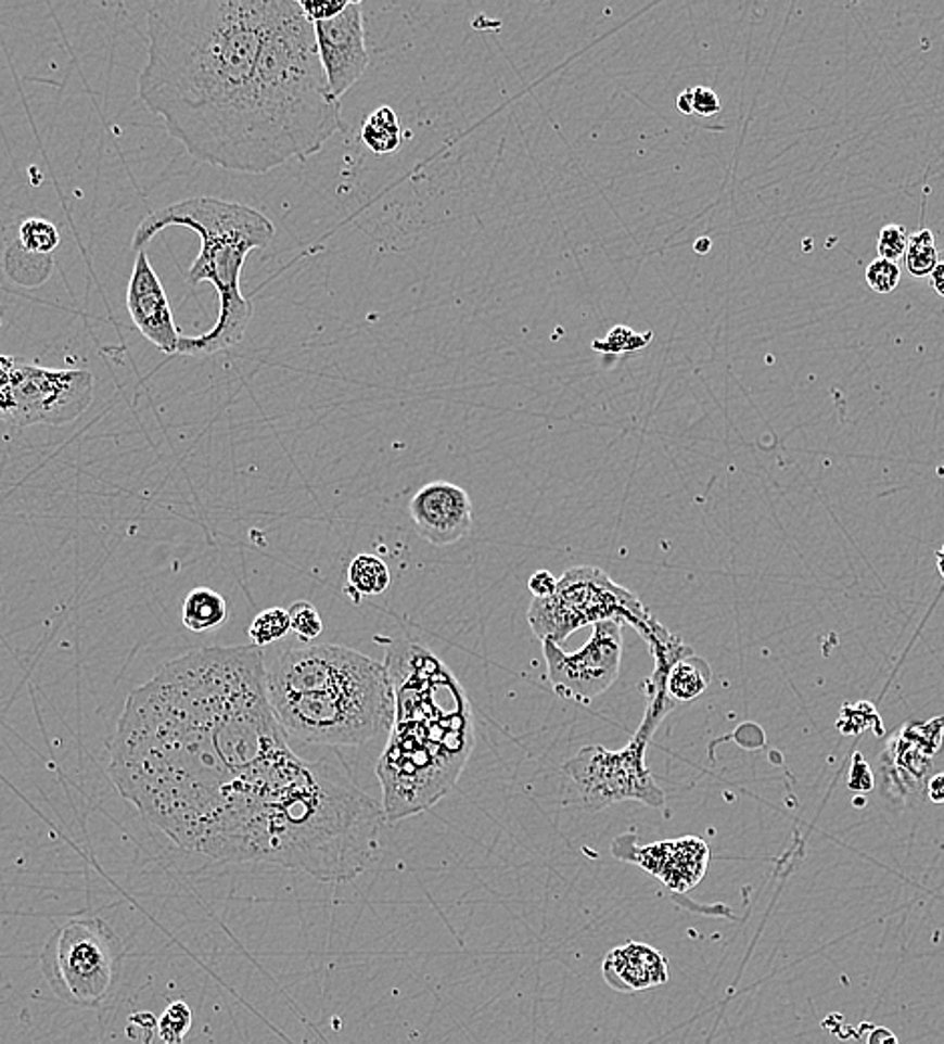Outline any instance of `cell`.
<instances>
[{"instance_id":"6da1fadb","label":"cell","mask_w":944,"mask_h":1044,"mask_svg":"<svg viewBox=\"0 0 944 1044\" xmlns=\"http://www.w3.org/2000/svg\"><path fill=\"white\" fill-rule=\"evenodd\" d=\"M109 777L165 836L221 862L316 876L346 831L340 772L290 748L256 645L189 651L137 687Z\"/></svg>"},{"instance_id":"7a4b0ae2","label":"cell","mask_w":944,"mask_h":1044,"mask_svg":"<svg viewBox=\"0 0 944 1044\" xmlns=\"http://www.w3.org/2000/svg\"><path fill=\"white\" fill-rule=\"evenodd\" d=\"M145 23L137 93L193 160L264 175L348 131L297 0L153 2Z\"/></svg>"},{"instance_id":"3957f363","label":"cell","mask_w":944,"mask_h":1044,"mask_svg":"<svg viewBox=\"0 0 944 1044\" xmlns=\"http://www.w3.org/2000/svg\"><path fill=\"white\" fill-rule=\"evenodd\" d=\"M384 667L394 693V722L377 776L386 822H400L429 810L457 786L474 750V722L464 689L429 649L394 639Z\"/></svg>"},{"instance_id":"277c9868","label":"cell","mask_w":944,"mask_h":1044,"mask_svg":"<svg viewBox=\"0 0 944 1044\" xmlns=\"http://www.w3.org/2000/svg\"><path fill=\"white\" fill-rule=\"evenodd\" d=\"M167 228H188L197 233L202 250L189 268L188 281L191 285L212 283L219 297L214 328L202 335H181L177 354L207 358L240 344L254 316L252 302L242 294L243 266L254 250L270 245L276 235L273 224L242 203L191 198L149 214L137 228L131 250L136 254L148 250L151 240Z\"/></svg>"},{"instance_id":"5b68a950","label":"cell","mask_w":944,"mask_h":1044,"mask_svg":"<svg viewBox=\"0 0 944 1044\" xmlns=\"http://www.w3.org/2000/svg\"><path fill=\"white\" fill-rule=\"evenodd\" d=\"M609 619L632 623L648 642L649 651L674 639V633L649 613L635 593L621 587L605 571L591 564L566 569L557 581L553 595L533 599L526 613V621L540 641L557 645L581 627Z\"/></svg>"},{"instance_id":"8992f818","label":"cell","mask_w":944,"mask_h":1044,"mask_svg":"<svg viewBox=\"0 0 944 1044\" xmlns=\"http://www.w3.org/2000/svg\"><path fill=\"white\" fill-rule=\"evenodd\" d=\"M283 734L302 743L356 748L386 736L394 722L391 677L311 693L270 697Z\"/></svg>"},{"instance_id":"52a82bcc","label":"cell","mask_w":944,"mask_h":1044,"mask_svg":"<svg viewBox=\"0 0 944 1044\" xmlns=\"http://www.w3.org/2000/svg\"><path fill=\"white\" fill-rule=\"evenodd\" d=\"M122 956V940L107 924L75 918L47 942L42 970L59 998L93 1008L113 991Z\"/></svg>"},{"instance_id":"ba28073f","label":"cell","mask_w":944,"mask_h":1044,"mask_svg":"<svg viewBox=\"0 0 944 1044\" xmlns=\"http://www.w3.org/2000/svg\"><path fill=\"white\" fill-rule=\"evenodd\" d=\"M655 727L641 722L632 741L620 751L603 746H585L563 763L569 779V802L597 814L609 805L639 802L661 807L665 793L646 765V751Z\"/></svg>"},{"instance_id":"9c48e42d","label":"cell","mask_w":944,"mask_h":1044,"mask_svg":"<svg viewBox=\"0 0 944 1044\" xmlns=\"http://www.w3.org/2000/svg\"><path fill=\"white\" fill-rule=\"evenodd\" d=\"M93 398L91 370L42 368L16 360L13 384L0 390V420L16 429L63 426L85 415Z\"/></svg>"},{"instance_id":"30bf717a","label":"cell","mask_w":944,"mask_h":1044,"mask_svg":"<svg viewBox=\"0 0 944 1044\" xmlns=\"http://www.w3.org/2000/svg\"><path fill=\"white\" fill-rule=\"evenodd\" d=\"M388 677L384 663L344 645L304 642L290 647L266 667L268 696H297L330 687L382 682Z\"/></svg>"},{"instance_id":"8fae6325","label":"cell","mask_w":944,"mask_h":1044,"mask_svg":"<svg viewBox=\"0 0 944 1044\" xmlns=\"http://www.w3.org/2000/svg\"><path fill=\"white\" fill-rule=\"evenodd\" d=\"M543 655L554 693L587 705L620 677L623 621L609 619L594 625L591 639L575 653H565L557 642L543 641Z\"/></svg>"},{"instance_id":"7c38bea8","label":"cell","mask_w":944,"mask_h":1044,"mask_svg":"<svg viewBox=\"0 0 944 1044\" xmlns=\"http://www.w3.org/2000/svg\"><path fill=\"white\" fill-rule=\"evenodd\" d=\"M314 37L330 93L340 103L342 97L365 77L370 65L362 4L350 0L346 11L336 18L314 23Z\"/></svg>"},{"instance_id":"4fadbf2b","label":"cell","mask_w":944,"mask_h":1044,"mask_svg":"<svg viewBox=\"0 0 944 1044\" xmlns=\"http://www.w3.org/2000/svg\"><path fill=\"white\" fill-rule=\"evenodd\" d=\"M611 850L613 856L641 866L675 892H686L700 882L710 862L707 843L696 836L651 845H637L634 838L625 833L613 842Z\"/></svg>"},{"instance_id":"5bb4252c","label":"cell","mask_w":944,"mask_h":1044,"mask_svg":"<svg viewBox=\"0 0 944 1044\" xmlns=\"http://www.w3.org/2000/svg\"><path fill=\"white\" fill-rule=\"evenodd\" d=\"M127 309L145 340L163 354L176 356L181 334L162 280L149 262L148 250L137 254L127 285Z\"/></svg>"},{"instance_id":"9a60e30c","label":"cell","mask_w":944,"mask_h":1044,"mask_svg":"<svg viewBox=\"0 0 944 1044\" xmlns=\"http://www.w3.org/2000/svg\"><path fill=\"white\" fill-rule=\"evenodd\" d=\"M410 517L419 535L434 547H448L471 533L472 500L452 482L434 481L412 496Z\"/></svg>"},{"instance_id":"2e32d148","label":"cell","mask_w":944,"mask_h":1044,"mask_svg":"<svg viewBox=\"0 0 944 1044\" xmlns=\"http://www.w3.org/2000/svg\"><path fill=\"white\" fill-rule=\"evenodd\" d=\"M601 975L613 991H648L669 980L667 958L653 946L641 942H627L609 951L601 964Z\"/></svg>"},{"instance_id":"e0dca14e","label":"cell","mask_w":944,"mask_h":1044,"mask_svg":"<svg viewBox=\"0 0 944 1044\" xmlns=\"http://www.w3.org/2000/svg\"><path fill=\"white\" fill-rule=\"evenodd\" d=\"M228 616L230 611L224 595L207 587L191 590L181 611V621L186 629L191 633H209V631L219 629L228 621Z\"/></svg>"},{"instance_id":"ac0fdd59","label":"cell","mask_w":944,"mask_h":1044,"mask_svg":"<svg viewBox=\"0 0 944 1044\" xmlns=\"http://www.w3.org/2000/svg\"><path fill=\"white\" fill-rule=\"evenodd\" d=\"M712 679L714 675L710 665L703 661L702 657L691 653L675 661L672 670L667 671L665 691L672 701L688 703L703 696Z\"/></svg>"},{"instance_id":"d6986e66","label":"cell","mask_w":944,"mask_h":1044,"mask_svg":"<svg viewBox=\"0 0 944 1044\" xmlns=\"http://www.w3.org/2000/svg\"><path fill=\"white\" fill-rule=\"evenodd\" d=\"M391 581L388 564L377 555H358L348 566V593L356 595L354 601L384 593Z\"/></svg>"},{"instance_id":"ffe728a7","label":"cell","mask_w":944,"mask_h":1044,"mask_svg":"<svg viewBox=\"0 0 944 1044\" xmlns=\"http://www.w3.org/2000/svg\"><path fill=\"white\" fill-rule=\"evenodd\" d=\"M360 139L377 155H388L403 145V129L392 107H378L365 120Z\"/></svg>"},{"instance_id":"44dd1931","label":"cell","mask_w":944,"mask_h":1044,"mask_svg":"<svg viewBox=\"0 0 944 1044\" xmlns=\"http://www.w3.org/2000/svg\"><path fill=\"white\" fill-rule=\"evenodd\" d=\"M939 250L934 245V235L931 229H920L917 233L908 235V247L904 254V266L910 276L915 278H927L931 276L932 269L939 264Z\"/></svg>"},{"instance_id":"7402d4cb","label":"cell","mask_w":944,"mask_h":1044,"mask_svg":"<svg viewBox=\"0 0 944 1044\" xmlns=\"http://www.w3.org/2000/svg\"><path fill=\"white\" fill-rule=\"evenodd\" d=\"M18 245L33 255H51L61 243V233L53 221L28 217L18 228Z\"/></svg>"},{"instance_id":"603a6c76","label":"cell","mask_w":944,"mask_h":1044,"mask_svg":"<svg viewBox=\"0 0 944 1044\" xmlns=\"http://www.w3.org/2000/svg\"><path fill=\"white\" fill-rule=\"evenodd\" d=\"M290 615H288V609H282V607H271V609H266L261 611L256 619L252 621L250 629H247V637L252 645L256 647H266V645H271V642L280 641L283 639L288 633H290Z\"/></svg>"},{"instance_id":"cb8c5ba5","label":"cell","mask_w":944,"mask_h":1044,"mask_svg":"<svg viewBox=\"0 0 944 1044\" xmlns=\"http://www.w3.org/2000/svg\"><path fill=\"white\" fill-rule=\"evenodd\" d=\"M651 340H653L651 332L639 334V332L632 330L629 326L620 323V326L611 328L603 340H595L594 349L595 352H601V354L621 356V354H629V352L646 348L648 344H651Z\"/></svg>"},{"instance_id":"d4e9b609","label":"cell","mask_w":944,"mask_h":1044,"mask_svg":"<svg viewBox=\"0 0 944 1044\" xmlns=\"http://www.w3.org/2000/svg\"><path fill=\"white\" fill-rule=\"evenodd\" d=\"M191 1024H193V1015H191V1008L188 1004L181 1003V1001L169 1004L162 1018H160V1024H157L160 1039L165 1044H181L189 1029H191Z\"/></svg>"},{"instance_id":"484cf974","label":"cell","mask_w":944,"mask_h":1044,"mask_svg":"<svg viewBox=\"0 0 944 1044\" xmlns=\"http://www.w3.org/2000/svg\"><path fill=\"white\" fill-rule=\"evenodd\" d=\"M288 615H290V629H292V633H296L297 639L302 642H311L314 639H318L320 633L324 631L322 616L310 601L294 602L288 609Z\"/></svg>"},{"instance_id":"4316f807","label":"cell","mask_w":944,"mask_h":1044,"mask_svg":"<svg viewBox=\"0 0 944 1044\" xmlns=\"http://www.w3.org/2000/svg\"><path fill=\"white\" fill-rule=\"evenodd\" d=\"M866 283L877 294H892L901 283V268L898 264L877 257L866 268Z\"/></svg>"},{"instance_id":"83f0119b","label":"cell","mask_w":944,"mask_h":1044,"mask_svg":"<svg viewBox=\"0 0 944 1044\" xmlns=\"http://www.w3.org/2000/svg\"><path fill=\"white\" fill-rule=\"evenodd\" d=\"M906 247H908V233L903 226L889 224L880 229L877 241L878 257L898 264V259H904Z\"/></svg>"},{"instance_id":"f1b7e54d","label":"cell","mask_w":944,"mask_h":1044,"mask_svg":"<svg viewBox=\"0 0 944 1044\" xmlns=\"http://www.w3.org/2000/svg\"><path fill=\"white\" fill-rule=\"evenodd\" d=\"M299 9L304 16L310 21L311 25L314 23H324V21H332L336 18L337 14L344 13L346 7L350 4V0H328V2H308V0H297Z\"/></svg>"},{"instance_id":"f546056e","label":"cell","mask_w":944,"mask_h":1044,"mask_svg":"<svg viewBox=\"0 0 944 1044\" xmlns=\"http://www.w3.org/2000/svg\"><path fill=\"white\" fill-rule=\"evenodd\" d=\"M691 99H693V115L714 117L715 113L722 111V101L710 87H693Z\"/></svg>"},{"instance_id":"4dcf8cb0","label":"cell","mask_w":944,"mask_h":1044,"mask_svg":"<svg viewBox=\"0 0 944 1044\" xmlns=\"http://www.w3.org/2000/svg\"><path fill=\"white\" fill-rule=\"evenodd\" d=\"M849 786L850 790L854 791H870L875 788V776H872L868 763L864 762L863 757H860V753L854 755Z\"/></svg>"},{"instance_id":"1f68e13d","label":"cell","mask_w":944,"mask_h":1044,"mask_svg":"<svg viewBox=\"0 0 944 1044\" xmlns=\"http://www.w3.org/2000/svg\"><path fill=\"white\" fill-rule=\"evenodd\" d=\"M557 581L553 573L549 571H537L533 573L531 578H528V590L533 593V599H547L553 595L554 589H557Z\"/></svg>"},{"instance_id":"d6a6232c","label":"cell","mask_w":944,"mask_h":1044,"mask_svg":"<svg viewBox=\"0 0 944 1044\" xmlns=\"http://www.w3.org/2000/svg\"><path fill=\"white\" fill-rule=\"evenodd\" d=\"M14 356H0V390L9 389L13 384L14 370H16Z\"/></svg>"},{"instance_id":"836d02e7","label":"cell","mask_w":944,"mask_h":1044,"mask_svg":"<svg viewBox=\"0 0 944 1044\" xmlns=\"http://www.w3.org/2000/svg\"><path fill=\"white\" fill-rule=\"evenodd\" d=\"M927 795L932 803L936 805H943L944 803V772L943 774H936V776L931 777L929 786H927Z\"/></svg>"},{"instance_id":"e575fe53","label":"cell","mask_w":944,"mask_h":1044,"mask_svg":"<svg viewBox=\"0 0 944 1044\" xmlns=\"http://www.w3.org/2000/svg\"><path fill=\"white\" fill-rule=\"evenodd\" d=\"M868 1044H898V1041H896V1036H894L889 1029H882V1027H880V1029H877V1031L870 1034Z\"/></svg>"},{"instance_id":"d590c367","label":"cell","mask_w":944,"mask_h":1044,"mask_svg":"<svg viewBox=\"0 0 944 1044\" xmlns=\"http://www.w3.org/2000/svg\"><path fill=\"white\" fill-rule=\"evenodd\" d=\"M931 281L936 294L944 297V262H939L936 268L932 269Z\"/></svg>"},{"instance_id":"8d00e7d4","label":"cell","mask_w":944,"mask_h":1044,"mask_svg":"<svg viewBox=\"0 0 944 1044\" xmlns=\"http://www.w3.org/2000/svg\"><path fill=\"white\" fill-rule=\"evenodd\" d=\"M677 109L681 115H693V99H691V89H686L684 93H679L677 97Z\"/></svg>"},{"instance_id":"74e56055","label":"cell","mask_w":944,"mask_h":1044,"mask_svg":"<svg viewBox=\"0 0 944 1044\" xmlns=\"http://www.w3.org/2000/svg\"><path fill=\"white\" fill-rule=\"evenodd\" d=\"M693 250H696L698 254H707V252L712 250V240H710V238H700V240L696 241Z\"/></svg>"},{"instance_id":"f35d334b","label":"cell","mask_w":944,"mask_h":1044,"mask_svg":"<svg viewBox=\"0 0 944 1044\" xmlns=\"http://www.w3.org/2000/svg\"><path fill=\"white\" fill-rule=\"evenodd\" d=\"M936 564H939V573H941L944 578V547L943 549L936 550Z\"/></svg>"}]
</instances>
